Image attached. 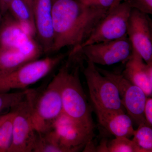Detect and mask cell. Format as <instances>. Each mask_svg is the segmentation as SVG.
<instances>
[{
  "label": "cell",
  "instance_id": "cell-1",
  "mask_svg": "<svg viewBox=\"0 0 152 152\" xmlns=\"http://www.w3.org/2000/svg\"><path fill=\"white\" fill-rule=\"evenodd\" d=\"M53 41L51 53L77 48L86 40L109 10L86 5L78 0H52Z\"/></svg>",
  "mask_w": 152,
  "mask_h": 152
},
{
  "label": "cell",
  "instance_id": "cell-2",
  "mask_svg": "<svg viewBox=\"0 0 152 152\" xmlns=\"http://www.w3.org/2000/svg\"><path fill=\"white\" fill-rule=\"evenodd\" d=\"M83 64L81 62L67 58L61 67L63 112L87 131L94 134L91 108L88 103L80 80V71Z\"/></svg>",
  "mask_w": 152,
  "mask_h": 152
},
{
  "label": "cell",
  "instance_id": "cell-3",
  "mask_svg": "<svg viewBox=\"0 0 152 152\" xmlns=\"http://www.w3.org/2000/svg\"><path fill=\"white\" fill-rule=\"evenodd\" d=\"M62 72L60 68L51 82L42 89H27V99L34 127L38 132L50 130L62 113Z\"/></svg>",
  "mask_w": 152,
  "mask_h": 152
},
{
  "label": "cell",
  "instance_id": "cell-4",
  "mask_svg": "<svg viewBox=\"0 0 152 152\" xmlns=\"http://www.w3.org/2000/svg\"><path fill=\"white\" fill-rule=\"evenodd\" d=\"M68 53L37 59L0 75V93L26 88L48 75L67 56Z\"/></svg>",
  "mask_w": 152,
  "mask_h": 152
},
{
  "label": "cell",
  "instance_id": "cell-5",
  "mask_svg": "<svg viewBox=\"0 0 152 152\" xmlns=\"http://www.w3.org/2000/svg\"><path fill=\"white\" fill-rule=\"evenodd\" d=\"M87 62L83 72L96 113L124 112L115 85L99 72L96 64Z\"/></svg>",
  "mask_w": 152,
  "mask_h": 152
},
{
  "label": "cell",
  "instance_id": "cell-6",
  "mask_svg": "<svg viewBox=\"0 0 152 152\" xmlns=\"http://www.w3.org/2000/svg\"><path fill=\"white\" fill-rule=\"evenodd\" d=\"M132 8L124 1L109 10L80 48L91 44L114 40L127 36L128 21Z\"/></svg>",
  "mask_w": 152,
  "mask_h": 152
},
{
  "label": "cell",
  "instance_id": "cell-7",
  "mask_svg": "<svg viewBox=\"0 0 152 152\" xmlns=\"http://www.w3.org/2000/svg\"><path fill=\"white\" fill-rule=\"evenodd\" d=\"M79 50L84 59L95 64L110 66L126 62L130 57L133 48L127 36L114 40L88 45Z\"/></svg>",
  "mask_w": 152,
  "mask_h": 152
},
{
  "label": "cell",
  "instance_id": "cell-8",
  "mask_svg": "<svg viewBox=\"0 0 152 152\" xmlns=\"http://www.w3.org/2000/svg\"><path fill=\"white\" fill-rule=\"evenodd\" d=\"M97 68L102 75L115 85L122 104L132 120L138 125L146 123L144 111L148 97L143 91L124 77L122 73L107 70L98 67Z\"/></svg>",
  "mask_w": 152,
  "mask_h": 152
},
{
  "label": "cell",
  "instance_id": "cell-9",
  "mask_svg": "<svg viewBox=\"0 0 152 152\" xmlns=\"http://www.w3.org/2000/svg\"><path fill=\"white\" fill-rule=\"evenodd\" d=\"M14 109L12 142L9 152H32L37 132L34 127L26 96Z\"/></svg>",
  "mask_w": 152,
  "mask_h": 152
},
{
  "label": "cell",
  "instance_id": "cell-10",
  "mask_svg": "<svg viewBox=\"0 0 152 152\" xmlns=\"http://www.w3.org/2000/svg\"><path fill=\"white\" fill-rule=\"evenodd\" d=\"M50 132L68 152H78L93 140L91 134L63 113L55 121Z\"/></svg>",
  "mask_w": 152,
  "mask_h": 152
},
{
  "label": "cell",
  "instance_id": "cell-11",
  "mask_svg": "<svg viewBox=\"0 0 152 152\" xmlns=\"http://www.w3.org/2000/svg\"><path fill=\"white\" fill-rule=\"evenodd\" d=\"M152 22L148 15L132 9L127 36L134 50L146 64L152 63Z\"/></svg>",
  "mask_w": 152,
  "mask_h": 152
},
{
  "label": "cell",
  "instance_id": "cell-12",
  "mask_svg": "<svg viewBox=\"0 0 152 152\" xmlns=\"http://www.w3.org/2000/svg\"><path fill=\"white\" fill-rule=\"evenodd\" d=\"M42 52L40 45L33 37L15 48L0 50V75L37 59Z\"/></svg>",
  "mask_w": 152,
  "mask_h": 152
},
{
  "label": "cell",
  "instance_id": "cell-13",
  "mask_svg": "<svg viewBox=\"0 0 152 152\" xmlns=\"http://www.w3.org/2000/svg\"><path fill=\"white\" fill-rule=\"evenodd\" d=\"M52 9V0H34L33 12L36 35L45 53H51L53 41Z\"/></svg>",
  "mask_w": 152,
  "mask_h": 152
},
{
  "label": "cell",
  "instance_id": "cell-14",
  "mask_svg": "<svg viewBox=\"0 0 152 152\" xmlns=\"http://www.w3.org/2000/svg\"><path fill=\"white\" fill-rule=\"evenodd\" d=\"M125 62L123 75L140 88L147 97L152 96V63L146 64L134 49L130 57Z\"/></svg>",
  "mask_w": 152,
  "mask_h": 152
},
{
  "label": "cell",
  "instance_id": "cell-15",
  "mask_svg": "<svg viewBox=\"0 0 152 152\" xmlns=\"http://www.w3.org/2000/svg\"><path fill=\"white\" fill-rule=\"evenodd\" d=\"M31 37H34L8 12L3 16L0 23V50L16 48Z\"/></svg>",
  "mask_w": 152,
  "mask_h": 152
},
{
  "label": "cell",
  "instance_id": "cell-16",
  "mask_svg": "<svg viewBox=\"0 0 152 152\" xmlns=\"http://www.w3.org/2000/svg\"><path fill=\"white\" fill-rule=\"evenodd\" d=\"M100 124L115 137L130 138L134 134L132 120L125 112L98 113Z\"/></svg>",
  "mask_w": 152,
  "mask_h": 152
},
{
  "label": "cell",
  "instance_id": "cell-17",
  "mask_svg": "<svg viewBox=\"0 0 152 152\" xmlns=\"http://www.w3.org/2000/svg\"><path fill=\"white\" fill-rule=\"evenodd\" d=\"M8 12L20 23L30 35H36L35 25L32 12L23 0H12Z\"/></svg>",
  "mask_w": 152,
  "mask_h": 152
},
{
  "label": "cell",
  "instance_id": "cell-18",
  "mask_svg": "<svg viewBox=\"0 0 152 152\" xmlns=\"http://www.w3.org/2000/svg\"><path fill=\"white\" fill-rule=\"evenodd\" d=\"M32 152H68L61 146L50 130L38 132Z\"/></svg>",
  "mask_w": 152,
  "mask_h": 152
},
{
  "label": "cell",
  "instance_id": "cell-19",
  "mask_svg": "<svg viewBox=\"0 0 152 152\" xmlns=\"http://www.w3.org/2000/svg\"><path fill=\"white\" fill-rule=\"evenodd\" d=\"M132 141L139 152H152V127L143 123L139 125L135 131Z\"/></svg>",
  "mask_w": 152,
  "mask_h": 152
},
{
  "label": "cell",
  "instance_id": "cell-20",
  "mask_svg": "<svg viewBox=\"0 0 152 152\" xmlns=\"http://www.w3.org/2000/svg\"><path fill=\"white\" fill-rule=\"evenodd\" d=\"M27 89L18 92L0 93V115L12 111L26 98Z\"/></svg>",
  "mask_w": 152,
  "mask_h": 152
},
{
  "label": "cell",
  "instance_id": "cell-21",
  "mask_svg": "<svg viewBox=\"0 0 152 152\" xmlns=\"http://www.w3.org/2000/svg\"><path fill=\"white\" fill-rule=\"evenodd\" d=\"M14 109L8 118L0 126V152H9L12 145L13 123L15 115Z\"/></svg>",
  "mask_w": 152,
  "mask_h": 152
},
{
  "label": "cell",
  "instance_id": "cell-22",
  "mask_svg": "<svg viewBox=\"0 0 152 152\" xmlns=\"http://www.w3.org/2000/svg\"><path fill=\"white\" fill-rule=\"evenodd\" d=\"M107 152H139L132 140L117 137L107 143Z\"/></svg>",
  "mask_w": 152,
  "mask_h": 152
},
{
  "label": "cell",
  "instance_id": "cell-23",
  "mask_svg": "<svg viewBox=\"0 0 152 152\" xmlns=\"http://www.w3.org/2000/svg\"><path fill=\"white\" fill-rule=\"evenodd\" d=\"M131 8L136 9L148 15L152 14V0H124Z\"/></svg>",
  "mask_w": 152,
  "mask_h": 152
},
{
  "label": "cell",
  "instance_id": "cell-24",
  "mask_svg": "<svg viewBox=\"0 0 152 152\" xmlns=\"http://www.w3.org/2000/svg\"><path fill=\"white\" fill-rule=\"evenodd\" d=\"M115 0H81L80 1L86 5L109 10Z\"/></svg>",
  "mask_w": 152,
  "mask_h": 152
},
{
  "label": "cell",
  "instance_id": "cell-25",
  "mask_svg": "<svg viewBox=\"0 0 152 152\" xmlns=\"http://www.w3.org/2000/svg\"><path fill=\"white\" fill-rule=\"evenodd\" d=\"M144 115L146 123L152 126V99L151 97H148L146 100L144 108Z\"/></svg>",
  "mask_w": 152,
  "mask_h": 152
},
{
  "label": "cell",
  "instance_id": "cell-26",
  "mask_svg": "<svg viewBox=\"0 0 152 152\" xmlns=\"http://www.w3.org/2000/svg\"><path fill=\"white\" fill-rule=\"evenodd\" d=\"M12 1V0H0V10L2 16L7 12L9 5Z\"/></svg>",
  "mask_w": 152,
  "mask_h": 152
},
{
  "label": "cell",
  "instance_id": "cell-27",
  "mask_svg": "<svg viewBox=\"0 0 152 152\" xmlns=\"http://www.w3.org/2000/svg\"><path fill=\"white\" fill-rule=\"evenodd\" d=\"M11 112H12V111L9 112V113H7L0 115V126H1L2 124L8 118L9 116L10 115L11 113Z\"/></svg>",
  "mask_w": 152,
  "mask_h": 152
},
{
  "label": "cell",
  "instance_id": "cell-28",
  "mask_svg": "<svg viewBox=\"0 0 152 152\" xmlns=\"http://www.w3.org/2000/svg\"><path fill=\"white\" fill-rule=\"evenodd\" d=\"M23 1L27 4L30 10H31L33 12V4L34 0H23Z\"/></svg>",
  "mask_w": 152,
  "mask_h": 152
},
{
  "label": "cell",
  "instance_id": "cell-29",
  "mask_svg": "<svg viewBox=\"0 0 152 152\" xmlns=\"http://www.w3.org/2000/svg\"><path fill=\"white\" fill-rule=\"evenodd\" d=\"M123 1H124V0H115V3H114V4H113V5L111 7L110 9H111L112 8L115 7L116 6L118 5V4H119L120 3L122 2Z\"/></svg>",
  "mask_w": 152,
  "mask_h": 152
},
{
  "label": "cell",
  "instance_id": "cell-30",
  "mask_svg": "<svg viewBox=\"0 0 152 152\" xmlns=\"http://www.w3.org/2000/svg\"><path fill=\"white\" fill-rule=\"evenodd\" d=\"M2 18V15L1 10H0V23H1V20Z\"/></svg>",
  "mask_w": 152,
  "mask_h": 152
},
{
  "label": "cell",
  "instance_id": "cell-31",
  "mask_svg": "<svg viewBox=\"0 0 152 152\" xmlns=\"http://www.w3.org/2000/svg\"><path fill=\"white\" fill-rule=\"evenodd\" d=\"M78 1H81V0H78Z\"/></svg>",
  "mask_w": 152,
  "mask_h": 152
}]
</instances>
